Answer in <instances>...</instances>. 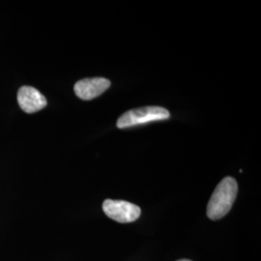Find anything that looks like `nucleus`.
I'll return each mask as SVG.
<instances>
[{"instance_id":"obj_6","label":"nucleus","mask_w":261,"mask_h":261,"mask_svg":"<svg viewBox=\"0 0 261 261\" xmlns=\"http://www.w3.org/2000/svg\"><path fill=\"white\" fill-rule=\"evenodd\" d=\"M177 261H192V260H189V259H179V260Z\"/></svg>"},{"instance_id":"obj_3","label":"nucleus","mask_w":261,"mask_h":261,"mask_svg":"<svg viewBox=\"0 0 261 261\" xmlns=\"http://www.w3.org/2000/svg\"><path fill=\"white\" fill-rule=\"evenodd\" d=\"M103 210L109 218L121 224L133 223L141 214L139 206L125 200L107 199L103 201Z\"/></svg>"},{"instance_id":"obj_5","label":"nucleus","mask_w":261,"mask_h":261,"mask_svg":"<svg viewBox=\"0 0 261 261\" xmlns=\"http://www.w3.org/2000/svg\"><path fill=\"white\" fill-rule=\"evenodd\" d=\"M18 103L27 113H34L47 106V99L39 90L31 86H22L18 92Z\"/></svg>"},{"instance_id":"obj_1","label":"nucleus","mask_w":261,"mask_h":261,"mask_svg":"<svg viewBox=\"0 0 261 261\" xmlns=\"http://www.w3.org/2000/svg\"><path fill=\"white\" fill-rule=\"evenodd\" d=\"M238 192V185L232 177H225L216 187L207 205V216L217 221L227 214L233 205Z\"/></svg>"},{"instance_id":"obj_2","label":"nucleus","mask_w":261,"mask_h":261,"mask_svg":"<svg viewBox=\"0 0 261 261\" xmlns=\"http://www.w3.org/2000/svg\"><path fill=\"white\" fill-rule=\"evenodd\" d=\"M170 114L167 109L162 107H144L123 113L117 120L119 129H126L133 126L143 125L150 122L162 121L169 118Z\"/></svg>"},{"instance_id":"obj_4","label":"nucleus","mask_w":261,"mask_h":261,"mask_svg":"<svg viewBox=\"0 0 261 261\" xmlns=\"http://www.w3.org/2000/svg\"><path fill=\"white\" fill-rule=\"evenodd\" d=\"M111 82L105 77H92L79 81L75 84V93L80 99L89 101L99 97L110 88Z\"/></svg>"}]
</instances>
